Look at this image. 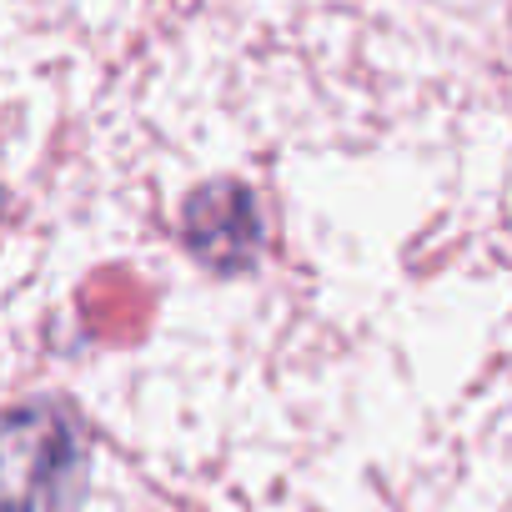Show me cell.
<instances>
[{"label": "cell", "instance_id": "6da1fadb", "mask_svg": "<svg viewBox=\"0 0 512 512\" xmlns=\"http://www.w3.org/2000/svg\"><path fill=\"white\" fill-rule=\"evenodd\" d=\"M86 477L81 422L61 402L0 412V512H66Z\"/></svg>", "mask_w": 512, "mask_h": 512}, {"label": "cell", "instance_id": "7a4b0ae2", "mask_svg": "<svg viewBox=\"0 0 512 512\" xmlns=\"http://www.w3.org/2000/svg\"><path fill=\"white\" fill-rule=\"evenodd\" d=\"M181 236L201 267L221 277L246 272L262 251V206L241 181H206L186 196Z\"/></svg>", "mask_w": 512, "mask_h": 512}]
</instances>
